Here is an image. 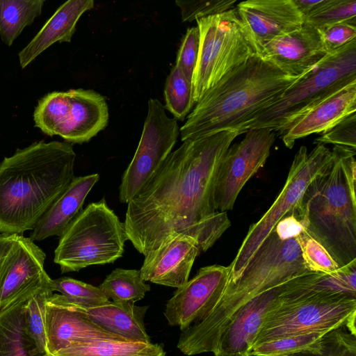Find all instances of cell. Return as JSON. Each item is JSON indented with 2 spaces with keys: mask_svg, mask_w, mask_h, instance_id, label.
Masks as SVG:
<instances>
[{
  "mask_svg": "<svg viewBox=\"0 0 356 356\" xmlns=\"http://www.w3.org/2000/svg\"><path fill=\"white\" fill-rule=\"evenodd\" d=\"M238 135L227 130L184 141L128 202L125 232L140 254L180 234L193 238L201 253L230 227L227 212L215 209L214 188L220 162Z\"/></svg>",
  "mask_w": 356,
  "mask_h": 356,
  "instance_id": "obj_1",
  "label": "cell"
},
{
  "mask_svg": "<svg viewBox=\"0 0 356 356\" xmlns=\"http://www.w3.org/2000/svg\"><path fill=\"white\" fill-rule=\"evenodd\" d=\"M76 154L67 142H35L0 163V234L22 235L74 179Z\"/></svg>",
  "mask_w": 356,
  "mask_h": 356,
  "instance_id": "obj_2",
  "label": "cell"
},
{
  "mask_svg": "<svg viewBox=\"0 0 356 356\" xmlns=\"http://www.w3.org/2000/svg\"><path fill=\"white\" fill-rule=\"evenodd\" d=\"M298 78L254 54L202 95L179 129L181 141L227 130L238 132Z\"/></svg>",
  "mask_w": 356,
  "mask_h": 356,
  "instance_id": "obj_3",
  "label": "cell"
},
{
  "mask_svg": "<svg viewBox=\"0 0 356 356\" xmlns=\"http://www.w3.org/2000/svg\"><path fill=\"white\" fill-rule=\"evenodd\" d=\"M332 152L291 213L340 268L356 260V149L334 145Z\"/></svg>",
  "mask_w": 356,
  "mask_h": 356,
  "instance_id": "obj_4",
  "label": "cell"
},
{
  "mask_svg": "<svg viewBox=\"0 0 356 356\" xmlns=\"http://www.w3.org/2000/svg\"><path fill=\"white\" fill-rule=\"evenodd\" d=\"M296 238L281 240L273 230L263 241L239 277L227 286L204 319L181 331L178 349L191 356L213 353L218 334L230 317L258 294L308 274Z\"/></svg>",
  "mask_w": 356,
  "mask_h": 356,
  "instance_id": "obj_5",
  "label": "cell"
},
{
  "mask_svg": "<svg viewBox=\"0 0 356 356\" xmlns=\"http://www.w3.org/2000/svg\"><path fill=\"white\" fill-rule=\"evenodd\" d=\"M356 82V40L327 54L299 76L270 106L245 124L239 134L268 129L282 135L303 114L347 85Z\"/></svg>",
  "mask_w": 356,
  "mask_h": 356,
  "instance_id": "obj_6",
  "label": "cell"
},
{
  "mask_svg": "<svg viewBox=\"0 0 356 356\" xmlns=\"http://www.w3.org/2000/svg\"><path fill=\"white\" fill-rule=\"evenodd\" d=\"M128 240L124 222L104 198L89 204L60 236L54 261L62 273L112 264L124 253Z\"/></svg>",
  "mask_w": 356,
  "mask_h": 356,
  "instance_id": "obj_7",
  "label": "cell"
},
{
  "mask_svg": "<svg viewBox=\"0 0 356 356\" xmlns=\"http://www.w3.org/2000/svg\"><path fill=\"white\" fill-rule=\"evenodd\" d=\"M355 315L356 297L349 295L313 294L284 301L279 298L265 315L253 346L289 335L330 332L343 326L355 334Z\"/></svg>",
  "mask_w": 356,
  "mask_h": 356,
  "instance_id": "obj_8",
  "label": "cell"
},
{
  "mask_svg": "<svg viewBox=\"0 0 356 356\" xmlns=\"http://www.w3.org/2000/svg\"><path fill=\"white\" fill-rule=\"evenodd\" d=\"M199 52L192 80L193 99L255 54L235 8L196 20Z\"/></svg>",
  "mask_w": 356,
  "mask_h": 356,
  "instance_id": "obj_9",
  "label": "cell"
},
{
  "mask_svg": "<svg viewBox=\"0 0 356 356\" xmlns=\"http://www.w3.org/2000/svg\"><path fill=\"white\" fill-rule=\"evenodd\" d=\"M333 159L332 151L318 144L308 152L302 146L295 154L288 176L280 194L261 218L252 225L231 263L229 282H235L259 247L273 231L277 223L291 214L300 202L313 179L323 172Z\"/></svg>",
  "mask_w": 356,
  "mask_h": 356,
  "instance_id": "obj_10",
  "label": "cell"
},
{
  "mask_svg": "<svg viewBox=\"0 0 356 356\" xmlns=\"http://www.w3.org/2000/svg\"><path fill=\"white\" fill-rule=\"evenodd\" d=\"M179 134L177 120L167 115L161 102L150 99L138 145L119 186L121 203L128 204L149 182L171 153Z\"/></svg>",
  "mask_w": 356,
  "mask_h": 356,
  "instance_id": "obj_11",
  "label": "cell"
},
{
  "mask_svg": "<svg viewBox=\"0 0 356 356\" xmlns=\"http://www.w3.org/2000/svg\"><path fill=\"white\" fill-rule=\"evenodd\" d=\"M245 134L240 143L228 148L220 162L214 188L217 211L232 209L244 185L265 164L275 140L274 131L266 128Z\"/></svg>",
  "mask_w": 356,
  "mask_h": 356,
  "instance_id": "obj_12",
  "label": "cell"
},
{
  "mask_svg": "<svg viewBox=\"0 0 356 356\" xmlns=\"http://www.w3.org/2000/svg\"><path fill=\"white\" fill-rule=\"evenodd\" d=\"M45 259L30 237L19 235L0 275V312L38 293L54 292Z\"/></svg>",
  "mask_w": 356,
  "mask_h": 356,
  "instance_id": "obj_13",
  "label": "cell"
},
{
  "mask_svg": "<svg viewBox=\"0 0 356 356\" xmlns=\"http://www.w3.org/2000/svg\"><path fill=\"white\" fill-rule=\"evenodd\" d=\"M230 275V266L214 264L177 289L163 312L168 324L183 331L205 318L222 294Z\"/></svg>",
  "mask_w": 356,
  "mask_h": 356,
  "instance_id": "obj_14",
  "label": "cell"
},
{
  "mask_svg": "<svg viewBox=\"0 0 356 356\" xmlns=\"http://www.w3.org/2000/svg\"><path fill=\"white\" fill-rule=\"evenodd\" d=\"M45 334V355L78 343L99 340H127L101 327L89 318L81 305L57 293H53L46 300Z\"/></svg>",
  "mask_w": 356,
  "mask_h": 356,
  "instance_id": "obj_15",
  "label": "cell"
},
{
  "mask_svg": "<svg viewBox=\"0 0 356 356\" xmlns=\"http://www.w3.org/2000/svg\"><path fill=\"white\" fill-rule=\"evenodd\" d=\"M255 54L273 39L298 29L304 17L293 0H248L236 6Z\"/></svg>",
  "mask_w": 356,
  "mask_h": 356,
  "instance_id": "obj_16",
  "label": "cell"
},
{
  "mask_svg": "<svg viewBox=\"0 0 356 356\" xmlns=\"http://www.w3.org/2000/svg\"><path fill=\"white\" fill-rule=\"evenodd\" d=\"M289 281L258 294L230 317L218 334L214 356H250L265 315Z\"/></svg>",
  "mask_w": 356,
  "mask_h": 356,
  "instance_id": "obj_17",
  "label": "cell"
},
{
  "mask_svg": "<svg viewBox=\"0 0 356 356\" xmlns=\"http://www.w3.org/2000/svg\"><path fill=\"white\" fill-rule=\"evenodd\" d=\"M327 54L320 31L304 22L298 29L277 37L265 44L260 56L284 74L299 77Z\"/></svg>",
  "mask_w": 356,
  "mask_h": 356,
  "instance_id": "obj_18",
  "label": "cell"
},
{
  "mask_svg": "<svg viewBox=\"0 0 356 356\" xmlns=\"http://www.w3.org/2000/svg\"><path fill=\"white\" fill-rule=\"evenodd\" d=\"M200 253L193 238L178 235L145 255L141 277L145 282L177 289L188 282Z\"/></svg>",
  "mask_w": 356,
  "mask_h": 356,
  "instance_id": "obj_19",
  "label": "cell"
},
{
  "mask_svg": "<svg viewBox=\"0 0 356 356\" xmlns=\"http://www.w3.org/2000/svg\"><path fill=\"white\" fill-rule=\"evenodd\" d=\"M68 93L70 106L58 136L69 143L88 142L106 127L107 103L92 90L70 89Z\"/></svg>",
  "mask_w": 356,
  "mask_h": 356,
  "instance_id": "obj_20",
  "label": "cell"
},
{
  "mask_svg": "<svg viewBox=\"0 0 356 356\" xmlns=\"http://www.w3.org/2000/svg\"><path fill=\"white\" fill-rule=\"evenodd\" d=\"M356 111V82L351 83L309 109L282 135L285 146L291 149L296 141L323 133Z\"/></svg>",
  "mask_w": 356,
  "mask_h": 356,
  "instance_id": "obj_21",
  "label": "cell"
},
{
  "mask_svg": "<svg viewBox=\"0 0 356 356\" xmlns=\"http://www.w3.org/2000/svg\"><path fill=\"white\" fill-rule=\"evenodd\" d=\"M99 179L97 173L74 177L39 220L31 233V240L40 241L51 236L60 237L82 210L85 199Z\"/></svg>",
  "mask_w": 356,
  "mask_h": 356,
  "instance_id": "obj_22",
  "label": "cell"
},
{
  "mask_svg": "<svg viewBox=\"0 0 356 356\" xmlns=\"http://www.w3.org/2000/svg\"><path fill=\"white\" fill-rule=\"evenodd\" d=\"M94 6L93 0H69L63 3L19 54L22 69L56 42H70L81 16Z\"/></svg>",
  "mask_w": 356,
  "mask_h": 356,
  "instance_id": "obj_23",
  "label": "cell"
},
{
  "mask_svg": "<svg viewBox=\"0 0 356 356\" xmlns=\"http://www.w3.org/2000/svg\"><path fill=\"white\" fill-rule=\"evenodd\" d=\"M81 308L89 318L109 332L130 341L151 342L144 323L148 306L110 300L102 305Z\"/></svg>",
  "mask_w": 356,
  "mask_h": 356,
  "instance_id": "obj_24",
  "label": "cell"
},
{
  "mask_svg": "<svg viewBox=\"0 0 356 356\" xmlns=\"http://www.w3.org/2000/svg\"><path fill=\"white\" fill-rule=\"evenodd\" d=\"M25 302L0 312V356H42L25 331Z\"/></svg>",
  "mask_w": 356,
  "mask_h": 356,
  "instance_id": "obj_25",
  "label": "cell"
},
{
  "mask_svg": "<svg viewBox=\"0 0 356 356\" xmlns=\"http://www.w3.org/2000/svg\"><path fill=\"white\" fill-rule=\"evenodd\" d=\"M165 351L157 343L129 340H99L72 345L42 356H152Z\"/></svg>",
  "mask_w": 356,
  "mask_h": 356,
  "instance_id": "obj_26",
  "label": "cell"
},
{
  "mask_svg": "<svg viewBox=\"0 0 356 356\" xmlns=\"http://www.w3.org/2000/svg\"><path fill=\"white\" fill-rule=\"evenodd\" d=\"M44 0H0V36L11 46L24 29L42 13Z\"/></svg>",
  "mask_w": 356,
  "mask_h": 356,
  "instance_id": "obj_27",
  "label": "cell"
},
{
  "mask_svg": "<svg viewBox=\"0 0 356 356\" xmlns=\"http://www.w3.org/2000/svg\"><path fill=\"white\" fill-rule=\"evenodd\" d=\"M327 333L313 332L268 340L253 346L250 356H291L298 353L320 356L323 350L324 337Z\"/></svg>",
  "mask_w": 356,
  "mask_h": 356,
  "instance_id": "obj_28",
  "label": "cell"
},
{
  "mask_svg": "<svg viewBox=\"0 0 356 356\" xmlns=\"http://www.w3.org/2000/svg\"><path fill=\"white\" fill-rule=\"evenodd\" d=\"M99 287L113 302L134 303L142 300L151 289L142 279L140 270L120 268L108 275Z\"/></svg>",
  "mask_w": 356,
  "mask_h": 356,
  "instance_id": "obj_29",
  "label": "cell"
},
{
  "mask_svg": "<svg viewBox=\"0 0 356 356\" xmlns=\"http://www.w3.org/2000/svg\"><path fill=\"white\" fill-rule=\"evenodd\" d=\"M69 106L68 91H55L47 94L38 101L35 108V126L47 136H58Z\"/></svg>",
  "mask_w": 356,
  "mask_h": 356,
  "instance_id": "obj_30",
  "label": "cell"
},
{
  "mask_svg": "<svg viewBox=\"0 0 356 356\" xmlns=\"http://www.w3.org/2000/svg\"><path fill=\"white\" fill-rule=\"evenodd\" d=\"M164 97L165 108L176 120H184L195 104L192 83L176 65L171 69L166 79Z\"/></svg>",
  "mask_w": 356,
  "mask_h": 356,
  "instance_id": "obj_31",
  "label": "cell"
},
{
  "mask_svg": "<svg viewBox=\"0 0 356 356\" xmlns=\"http://www.w3.org/2000/svg\"><path fill=\"white\" fill-rule=\"evenodd\" d=\"M304 22L319 31L339 23L356 25V0H325Z\"/></svg>",
  "mask_w": 356,
  "mask_h": 356,
  "instance_id": "obj_32",
  "label": "cell"
},
{
  "mask_svg": "<svg viewBox=\"0 0 356 356\" xmlns=\"http://www.w3.org/2000/svg\"><path fill=\"white\" fill-rule=\"evenodd\" d=\"M53 292L33 296L24 304V328L40 355L46 353L45 303Z\"/></svg>",
  "mask_w": 356,
  "mask_h": 356,
  "instance_id": "obj_33",
  "label": "cell"
},
{
  "mask_svg": "<svg viewBox=\"0 0 356 356\" xmlns=\"http://www.w3.org/2000/svg\"><path fill=\"white\" fill-rule=\"evenodd\" d=\"M52 289L60 293L69 301L86 307L102 305L110 301L99 286L69 277L53 280Z\"/></svg>",
  "mask_w": 356,
  "mask_h": 356,
  "instance_id": "obj_34",
  "label": "cell"
},
{
  "mask_svg": "<svg viewBox=\"0 0 356 356\" xmlns=\"http://www.w3.org/2000/svg\"><path fill=\"white\" fill-rule=\"evenodd\" d=\"M295 238L310 272L330 274L339 268L326 249L305 229Z\"/></svg>",
  "mask_w": 356,
  "mask_h": 356,
  "instance_id": "obj_35",
  "label": "cell"
},
{
  "mask_svg": "<svg viewBox=\"0 0 356 356\" xmlns=\"http://www.w3.org/2000/svg\"><path fill=\"white\" fill-rule=\"evenodd\" d=\"M236 0H177L183 22H191L225 12L234 8Z\"/></svg>",
  "mask_w": 356,
  "mask_h": 356,
  "instance_id": "obj_36",
  "label": "cell"
},
{
  "mask_svg": "<svg viewBox=\"0 0 356 356\" xmlns=\"http://www.w3.org/2000/svg\"><path fill=\"white\" fill-rule=\"evenodd\" d=\"M199 44L197 26L188 28L182 39L176 59L175 65L191 83L197 60Z\"/></svg>",
  "mask_w": 356,
  "mask_h": 356,
  "instance_id": "obj_37",
  "label": "cell"
},
{
  "mask_svg": "<svg viewBox=\"0 0 356 356\" xmlns=\"http://www.w3.org/2000/svg\"><path fill=\"white\" fill-rule=\"evenodd\" d=\"M316 144L334 145L356 149V114L353 113L336 124L314 140Z\"/></svg>",
  "mask_w": 356,
  "mask_h": 356,
  "instance_id": "obj_38",
  "label": "cell"
},
{
  "mask_svg": "<svg viewBox=\"0 0 356 356\" xmlns=\"http://www.w3.org/2000/svg\"><path fill=\"white\" fill-rule=\"evenodd\" d=\"M327 54L332 53L356 40V25L339 23L320 31Z\"/></svg>",
  "mask_w": 356,
  "mask_h": 356,
  "instance_id": "obj_39",
  "label": "cell"
},
{
  "mask_svg": "<svg viewBox=\"0 0 356 356\" xmlns=\"http://www.w3.org/2000/svg\"><path fill=\"white\" fill-rule=\"evenodd\" d=\"M320 356H356L355 335L339 332V329L327 333Z\"/></svg>",
  "mask_w": 356,
  "mask_h": 356,
  "instance_id": "obj_40",
  "label": "cell"
},
{
  "mask_svg": "<svg viewBox=\"0 0 356 356\" xmlns=\"http://www.w3.org/2000/svg\"><path fill=\"white\" fill-rule=\"evenodd\" d=\"M305 229L293 213L286 215L275 225L274 231L281 240L295 238Z\"/></svg>",
  "mask_w": 356,
  "mask_h": 356,
  "instance_id": "obj_41",
  "label": "cell"
},
{
  "mask_svg": "<svg viewBox=\"0 0 356 356\" xmlns=\"http://www.w3.org/2000/svg\"><path fill=\"white\" fill-rule=\"evenodd\" d=\"M18 236V234H0V275Z\"/></svg>",
  "mask_w": 356,
  "mask_h": 356,
  "instance_id": "obj_42",
  "label": "cell"
},
{
  "mask_svg": "<svg viewBox=\"0 0 356 356\" xmlns=\"http://www.w3.org/2000/svg\"><path fill=\"white\" fill-rule=\"evenodd\" d=\"M325 1L293 0L304 18L322 6Z\"/></svg>",
  "mask_w": 356,
  "mask_h": 356,
  "instance_id": "obj_43",
  "label": "cell"
},
{
  "mask_svg": "<svg viewBox=\"0 0 356 356\" xmlns=\"http://www.w3.org/2000/svg\"><path fill=\"white\" fill-rule=\"evenodd\" d=\"M152 356H165V352L163 351V353H161L157 354V355H152Z\"/></svg>",
  "mask_w": 356,
  "mask_h": 356,
  "instance_id": "obj_44",
  "label": "cell"
}]
</instances>
